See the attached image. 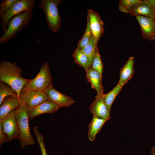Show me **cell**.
I'll return each mask as SVG.
<instances>
[{
    "mask_svg": "<svg viewBox=\"0 0 155 155\" xmlns=\"http://www.w3.org/2000/svg\"><path fill=\"white\" fill-rule=\"evenodd\" d=\"M22 70L16 62L2 60L0 64V81L10 85L17 92L18 96L24 86L30 79L22 77Z\"/></svg>",
    "mask_w": 155,
    "mask_h": 155,
    "instance_id": "6da1fadb",
    "label": "cell"
},
{
    "mask_svg": "<svg viewBox=\"0 0 155 155\" xmlns=\"http://www.w3.org/2000/svg\"><path fill=\"white\" fill-rule=\"evenodd\" d=\"M20 100V105L15 109L14 115L20 133V143L24 148L26 146L34 144L35 142L29 129L27 106L24 102Z\"/></svg>",
    "mask_w": 155,
    "mask_h": 155,
    "instance_id": "7a4b0ae2",
    "label": "cell"
},
{
    "mask_svg": "<svg viewBox=\"0 0 155 155\" xmlns=\"http://www.w3.org/2000/svg\"><path fill=\"white\" fill-rule=\"evenodd\" d=\"M32 10L22 12L12 17L9 21L7 29L0 38V44L13 38L29 23L32 18Z\"/></svg>",
    "mask_w": 155,
    "mask_h": 155,
    "instance_id": "3957f363",
    "label": "cell"
},
{
    "mask_svg": "<svg viewBox=\"0 0 155 155\" xmlns=\"http://www.w3.org/2000/svg\"><path fill=\"white\" fill-rule=\"evenodd\" d=\"M62 1L61 0H42L39 4L44 11L50 29L55 33L60 29L61 24L58 6Z\"/></svg>",
    "mask_w": 155,
    "mask_h": 155,
    "instance_id": "277c9868",
    "label": "cell"
},
{
    "mask_svg": "<svg viewBox=\"0 0 155 155\" xmlns=\"http://www.w3.org/2000/svg\"><path fill=\"white\" fill-rule=\"evenodd\" d=\"M52 81L49 63L46 61L42 65L36 75L30 79L21 91L35 90L44 92Z\"/></svg>",
    "mask_w": 155,
    "mask_h": 155,
    "instance_id": "5b68a950",
    "label": "cell"
},
{
    "mask_svg": "<svg viewBox=\"0 0 155 155\" xmlns=\"http://www.w3.org/2000/svg\"><path fill=\"white\" fill-rule=\"evenodd\" d=\"M35 5L34 0H18L0 17L1 23L3 33L7 29L9 21L12 17L24 12L33 10Z\"/></svg>",
    "mask_w": 155,
    "mask_h": 155,
    "instance_id": "8992f818",
    "label": "cell"
},
{
    "mask_svg": "<svg viewBox=\"0 0 155 155\" xmlns=\"http://www.w3.org/2000/svg\"><path fill=\"white\" fill-rule=\"evenodd\" d=\"M129 13L133 16H143L155 20V0H140L133 7Z\"/></svg>",
    "mask_w": 155,
    "mask_h": 155,
    "instance_id": "52a82bcc",
    "label": "cell"
},
{
    "mask_svg": "<svg viewBox=\"0 0 155 155\" xmlns=\"http://www.w3.org/2000/svg\"><path fill=\"white\" fill-rule=\"evenodd\" d=\"M15 110L11 111L2 120H0L3 131L8 137L7 142L20 138V132L14 115Z\"/></svg>",
    "mask_w": 155,
    "mask_h": 155,
    "instance_id": "ba28073f",
    "label": "cell"
},
{
    "mask_svg": "<svg viewBox=\"0 0 155 155\" xmlns=\"http://www.w3.org/2000/svg\"><path fill=\"white\" fill-rule=\"evenodd\" d=\"M44 92L48 100L54 102L59 108L68 107L75 102L72 98L56 90L52 83L46 88Z\"/></svg>",
    "mask_w": 155,
    "mask_h": 155,
    "instance_id": "9c48e42d",
    "label": "cell"
},
{
    "mask_svg": "<svg viewBox=\"0 0 155 155\" xmlns=\"http://www.w3.org/2000/svg\"><path fill=\"white\" fill-rule=\"evenodd\" d=\"M19 98L29 107L35 106L48 100L44 92L35 90L21 91Z\"/></svg>",
    "mask_w": 155,
    "mask_h": 155,
    "instance_id": "30bf717a",
    "label": "cell"
},
{
    "mask_svg": "<svg viewBox=\"0 0 155 155\" xmlns=\"http://www.w3.org/2000/svg\"><path fill=\"white\" fill-rule=\"evenodd\" d=\"M141 28L142 36L149 41L155 40V21L148 17L137 16L135 17Z\"/></svg>",
    "mask_w": 155,
    "mask_h": 155,
    "instance_id": "8fae6325",
    "label": "cell"
},
{
    "mask_svg": "<svg viewBox=\"0 0 155 155\" xmlns=\"http://www.w3.org/2000/svg\"><path fill=\"white\" fill-rule=\"evenodd\" d=\"M59 107L51 101L48 100L34 107H27L29 118L32 119L36 116L45 113L52 114L57 111Z\"/></svg>",
    "mask_w": 155,
    "mask_h": 155,
    "instance_id": "7c38bea8",
    "label": "cell"
},
{
    "mask_svg": "<svg viewBox=\"0 0 155 155\" xmlns=\"http://www.w3.org/2000/svg\"><path fill=\"white\" fill-rule=\"evenodd\" d=\"M87 15L90 19L92 36L98 42L104 32V23L98 13L92 9L88 10Z\"/></svg>",
    "mask_w": 155,
    "mask_h": 155,
    "instance_id": "4fadbf2b",
    "label": "cell"
},
{
    "mask_svg": "<svg viewBox=\"0 0 155 155\" xmlns=\"http://www.w3.org/2000/svg\"><path fill=\"white\" fill-rule=\"evenodd\" d=\"M104 93L97 94L95 100L90 104L89 108L93 115H96L108 120L111 118L110 111L104 101Z\"/></svg>",
    "mask_w": 155,
    "mask_h": 155,
    "instance_id": "5bb4252c",
    "label": "cell"
},
{
    "mask_svg": "<svg viewBox=\"0 0 155 155\" xmlns=\"http://www.w3.org/2000/svg\"><path fill=\"white\" fill-rule=\"evenodd\" d=\"M20 105L18 96H8L3 99L0 107V120H2L12 111L16 109Z\"/></svg>",
    "mask_w": 155,
    "mask_h": 155,
    "instance_id": "9a60e30c",
    "label": "cell"
},
{
    "mask_svg": "<svg viewBox=\"0 0 155 155\" xmlns=\"http://www.w3.org/2000/svg\"><path fill=\"white\" fill-rule=\"evenodd\" d=\"M102 78V75L91 67L86 71V79L92 88L96 90L98 94L104 93Z\"/></svg>",
    "mask_w": 155,
    "mask_h": 155,
    "instance_id": "2e32d148",
    "label": "cell"
},
{
    "mask_svg": "<svg viewBox=\"0 0 155 155\" xmlns=\"http://www.w3.org/2000/svg\"><path fill=\"white\" fill-rule=\"evenodd\" d=\"M134 63V57H130L121 69L118 83L122 86L123 87L133 76L135 73Z\"/></svg>",
    "mask_w": 155,
    "mask_h": 155,
    "instance_id": "e0dca14e",
    "label": "cell"
},
{
    "mask_svg": "<svg viewBox=\"0 0 155 155\" xmlns=\"http://www.w3.org/2000/svg\"><path fill=\"white\" fill-rule=\"evenodd\" d=\"M92 119L88 125V135L90 141L93 142L96 134L101 130L108 120L94 115Z\"/></svg>",
    "mask_w": 155,
    "mask_h": 155,
    "instance_id": "ac0fdd59",
    "label": "cell"
},
{
    "mask_svg": "<svg viewBox=\"0 0 155 155\" xmlns=\"http://www.w3.org/2000/svg\"><path fill=\"white\" fill-rule=\"evenodd\" d=\"M72 56L74 62L83 68L86 71L91 67V65L88 57L79 48L77 47Z\"/></svg>",
    "mask_w": 155,
    "mask_h": 155,
    "instance_id": "d6986e66",
    "label": "cell"
},
{
    "mask_svg": "<svg viewBox=\"0 0 155 155\" xmlns=\"http://www.w3.org/2000/svg\"><path fill=\"white\" fill-rule=\"evenodd\" d=\"M98 42L92 36L87 45L81 49L82 52L88 57L92 64L96 52L98 49Z\"/></svg>",
    "mask_w": 155,
    "mask_h": 155,
    "instance_id": "ffe728a7",
    "label": "cell"
},
{
    "mask_svg": "<svg viewBox=\"0 0 155 155\" xmlns=\"http://www.w3.org/2000/svg\"><path fill=\"white\" fill-rule=\"evenodd\" d=\"M123 87L118 83L112 90L107 94H104V101L110 111L114 101Z\"/></svg>",
    "mask_w": 155,
    "mask_h": 155,
    "instance_id": "44dd1931",
    "label": "cell"
},
{
    "mask_svg": "<svg viewBox=\"0 0 155 155\" xmlns=\"http://www.w3.org/2000/svg\"><path fill=\"white\" fill-rule=\"evenodd\" d=\"M8 96L18 97L17 92L10 85L4 82L0 81V105L4 98Z\"/></svg>",
    "mask_w": 155,
    "mask_h": 155,
    "instance_id": "7402d4cb",
    "label": "cell"
},
{
    "mask_svg": "<svg viewBox=\"0 0 155 155\" xmlns=\"http://www.w3.org/2000/svg\"><path fill=\"white\" fill-rule=\"evenodd\" d=\"M87 23L86 30L82 38L78 43L77 47L82 49L85 46L90 39L92 34L90 28V21L87 15Z\"/></svg>",
    "mask_w": 155,
    "mask_h": 155,
    "instance_id": "603a6c76",
    "label": "cell"
},
{
    "mask_svg": "<svg viewBox=\"0 0 155 155\" xmlns=\"http://www.w3.org/2000/svg\"><path fill=\"white\" fill-rule=\"evenodd\" d=\"M140 0H120L119 1V10L123 13H129L133 7Z\"/></svg>",
    "mask_w": 155,
    "mask_h": 155,
    "instance_id": "cb8c5ba5",
    "label": "cell"
},
{
    "mask_svg": "<svg viewBox=\"0 0 155 155\" xmlns=\"http://www.w3.org/2000/svg\"><path fill=\"white\" fill-rule=\"evenodd\" d=\"M90 67L102 75L103 65L98 49L96 53Z\"/></svg>",
    "mask_w": 155,
    "mask_h": 155,
    "instance_id": "d4e9b609",
    "label": "cell"
},
{
    "mask_svg": "<svg viewBox=\"0 0 155 155\" xmlns=\"http://www.w3.org/2000/svg\"><path fill=\"white\" fill-rule=\"evenodd\" d=\"M33 131L39 144L42 155H47L44 143L43 135L39 132L36 127H34Z\"/></svg>",
    "mask_w": 155,
    "mask_h": 155,
    "instance_id": "484cf974",
    "label": "cell"
},
{
    "mask_svg": "<svg viewBox=\"0 0 155 155\" xmlns=\"http://www.w3.org/2000/svg\"><path fill=\"white\" fill-rule=\"evenodd\" d=\"M18 0H3L0 4V17L9 10Z\"/></svg>",
    "mask_w": 155,
    "mask_h": 155,
    "instance_id": "4316f807",
    "label": "cell"
},
{
    "mask_svg": "<svg viewBox=\"0 0 155 155\" xmlns=\"http://www.w3.org/2000/svg\"><path fill=\"white\" fill-rule=\"evenodd\" d=\"M8 141V137L3 131L1 123L0 121V146Z\"/></svg>",
    "mask_w": 155,
    "mask_h": 155,
    "instance_id": "83f0119b",
    "label": "cell"
},
{
    "mask_svg": "<svg viewBox=\"0 0 155 155\" xmlns=\"http://www.w3.org/2000/svg\"><path fill=\"white\" fill-rule=\"evenodd\" d=\"M150 155H155V147L152 149Z\"/></svg>",
    "mask_w": 155,
    "mask_h": 155,
    "instance_id": "f1b7e54d",
    "label": "cell"
}]
</instances>
